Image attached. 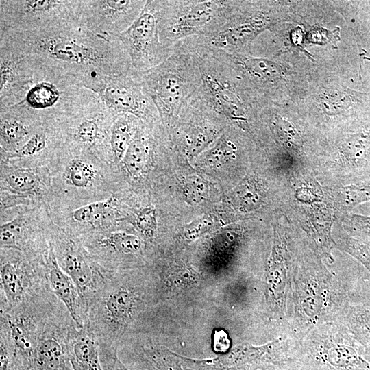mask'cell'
I'll use <instances>...</instances> for the list:
<instances>
[{"label":"cell","instance_id":"obj_33","mask_svg":"<svg viewBox=\"0 0 370 370\" xmlns=\"http://www.w3.org/2000/svg\"><path fill=\"white\" fill-rule=\"evenodd\" d=\"M343 249L357 259L370 273V242L348 237L342 243Z\"/></svg>","mask_w":370,"mask_h":370},{"label":"cell","instance_id":"obj_15","mask_svg":"<svg viewBox=\"0 0 370 370\" xmlns=\"http://www.w3.org/2000/svg\"><path fill=\"white\" fill-rule=\"evenodd\" d=\"M47 279L52 292L65 306L76 326L83 328L86 320L84 304L74 282L59 264L53 249L49 254Z\"/></svg>","mask_w":370,"mask_h":370},{"label":"cell","instance_id":"obj_8","mask_svg":"<svg viewBox=\"0 0 370 370\" xmlns=\"http://www.w3.org/2000/svg\"><path fill=\"white\" fill-rule=\"evenodd\" d=\"M79 0H1L0 31L33 32L78 20Z\"/></svg>","mask_w":370,"mask_h":370},{"label":"cell","instance_id":"obj_16","mask_svg":"<svg viewBox=\"0 0 370 370\" xmlns=\"http://www.w3.org/2000/svg\"><path fill=\"white\" fill-rule=\"evenodd\" d=\"M43 123L8 106H0L1 153L14 156Z\"/></svg>","mask_w":370,"mask_h":370},{"label":"cell","instance_id":"obj_12","mask_svg":"<svg viewBox=\"0 0 370 370\" xmlns=\"http://www.w3.org/2000/svg\"><path fill=\"white\" fill-rule=\"evenodd\" d=\"M145 0H79L78 20L92 32L116 36L137 18Z\"/></svg>","mask_w":370,"mask_h":370},{"label":"cell","instance_id":"obj_26","mask_svg":"<svg viewBox=\"0 0 370 370\" xmlns=\"http://www.w3.org/2000/svg\"><path fill=\"white\" fill-rule=\"evenodd\" d=\"M324 111L334 114L346 110L362 100V94L345 88H331L325 90L321 97Z\"/></svg>","mask_w":370,"mask_h":370},{"label":"cell","instance_id":"obj_10","mask_svg":"<svg viewBox=\"0 0 370 370\" xmlns=\"http://www.w3.org/2000/svg\"><path fill=\"white\" fill-rule=\"evenodd\" d=\"M127 54L134 70L143 72L166 60L173 48L161 42L156 0L146 1L140 14L123 32L116 36Z\"/></svg>","mask_w":370,"mask_h":370},{"label":"cell","instance_id":"obj_18","mask_svg":"<svg viewBox=\"0 0 370 370\" xmlns=\"http://www.w3.org/2000/svg\"><path fill=\"white\" fill-rule=\"evenodd\" d=\"M69 351L75 370H102L99 359V342L87 326L73 330Z\"/></svg>","mask_w":370,"mask_h":370},{"label":"cell","instance_id":"obj_17","mask_svg":"<svg viewBox=\"0 0 370 370\" xmlns=\"http://www.w3.org/2000/svg\"><path fill=\"white\" fill-rule=\"evenodd\" d=\"M151 125L142 122L121 160L125 171L133 178L143 175L154 158L157 144Z\"/></svg>","mask_w":370,"mask_h":370},{"label":"cell","instance_id":"obj_6","mask_svg":"<svg viewBox=\"0 0 370 370\" xmlns=\"http://www.w3.org/2000/svg\"><path fill=\"white\" fill-rule=\"evenodd\" d=\"M114 114H129L148 125L161 122L158 110L143 91L135 70L119 74L95 73L81 80Z\"/></svg>","mask_w":370,"mask_h":370},{"label":"cell","instance_id":"obj_38","mask_svg":"<svg viewBox=\"0 0 370 370\" xmlns=\"http://www.w3.org/2000/svg\"><path fill=\"white\" fill-rule=\"evenodd\" d=\"M272 370H308L297 360H292L273 365Z\"/></svg>","mask_w":370,"mask_h":370},{"label":"cell","instance_id":"obj_9","mask_svg":"<svg viewBox=\"0 0 370 370\" xmlns=\"http://www.w3.org/2000/svg\"><path fill=\"white\" fill-rule=\"evenodd\" d=\"M116 116L95 95L56 123L66 147L84 152L110 151V132Z\"/></svg>","mask_w":370,"mask_h":370},{"label":"cell","instance_id":"obj_30","mask_svg":"<svg viewBox=\"0 0 370 370\" xmlns=\"http://www.w3.org/2000/svg\"><path fill=\"white\" fill-rule=\"evenodd\" d=\"M273 133L286 147L298 149L302 146V139L295 127L280 116H275L271 122Z\"/></svg>","mask_w":370,"mask_h":370},{"label":"cell","instance_id":"obj_14","mask_svg":"<svg viewBox=\"0 0 370 370\" xmlns=\"http://www.w3.org/2000/svg\"><path fill=\"white\" fill-rule=\"evenodd\" d=\"M60 265L74 282L86 308L106 278L96 274L79 247L72 242L66 245Z\"/></svg>","mask_w":370,"mask_h":370},{"label":"cell","instance_id":"obj_31","mask_svg":"<svg viewBox=\"0 0 370 370\" xmlns=\"http://www.w3.org/2000/svg\"><path fill=\"white\" fill-rule=\"evenodd\" d=\"M24 233V223L18 217L0 227L1 248H18Z\"/></svg>","mask_w":370,"mask_h":370},{"label":"cell","instance_id":"obj_35","mask_svg":"<svg viewBox=\"0 0 370 370\" xmlns=\"http://www.w3.org/2000/svg\"><path fill=\"white\" fill-rule=\"evenodd\" d=\"M221 223V221L218 220L217 217L207 214L186 225L184 228V234L189 238L197 237L212 230Z\"/></svg>","mask_w":370,"mask_h":370},{"label":"cell","instance_id":"obj_20","mask_svg":"<svg viewBox=\"0 0 370 370\" xmlns=\"http://www.w3.org/2000/svg\"><path fill=\"white\" fill-rule=\"evenodd\" d=\"M141 123L138 118L129 114L115 116L109 136L110 152L115 162L122 160Z\"/></svg>","mask_w":370,"mask_h":370},{"label":"cell","instance_id":"obj_23","mask_svg":"<svg viewBox=\"0 0 370 370\" xmlns=\"http://www.w3.org/2000/svg\"><path fill=\"white\" fill-rule=\"evenodd\" d=\"M230 131L224 129L221 135L196 159L201 166H217L234 160L238 152L236 138Z\"/></svg>","mask_w":370,"mask_h":370},{"label":"cell","instance_id":"obj_32","mask_svg":"<svg viewBox=\"0 0 370 370\" xmlns=\"http://www.w3.org/2000/svg\"><path fill=\"white\" fill-rule=\"evenodd\" d=\"M132 222L145 237L151 238L157 227L156 210L151 206H147L137 210Z\"/></svg>","mask_w":370,"mask_h":370},{"label":"cell","instance_id":"obj_4","mask_svg":"<svg viewBox=\"0 0 370 370\" xmlns=\"http://www.w3.org/2000/svg\"><path fill=\"white\" fill-rule=\"evenodd\" d=\"M234 1L156 0L160 37L173 48L186 38L213 32L225 20Z\"/></svg>","mask_w":370,"mask_h":370},{"label":"cell","instance_id":"obj_27","mask_svg":"<svg viewBox=\"0 0 370 370\" xmlns=\"http://www.w3.org/2000/svg\"><path fill=\"white\" fill-rule=\"evenodd\" d=\"M97 243L106 250L122 254L137 253L142 247L139 237L124 232H116L107 234L99 238Z\"/></svg>","mask_w":370,"mask_h":370},{"label":"cell","instance_id":"obj_11","mask_svg":"<svg viewBox=\"0 0 370 370\" xmlns=\"http://www.w3.org/2000/svg\"><path fill=\"white\" fill-rule=\"evenodd\" d=\"M294 303L295 320L302 330L310 331L325 323L334 312L342 313L347 304L337 301L334 284L324 275H300L290 284Z\"/></svg>","mask_w":370,"mask_h":370},{"label":"cell","instance_id":"obj_39","mask_svg":"<svg viewBox=\"0 0 370 370\" xmlns=\"http://www.w3.org/2000/svg\"><path fill=\"white\" fill-rule=\"evenodd\" d=\"M115 366H116L115 370H126L125 368L122 367V365L119 362H116Z\"/></svg>","mask_w":370,"mask_h":370},{"label":"cell","instance_id":"obj_28","mask_svg":"<svg viewBox=\"0 0 370 370\" xmlns=\"http://www.w3.org/2000/svg\"><path fill=\"white\" fill-rule=\"evenodd\" d=\"M4 182L13 191L23 194H35L39 189V181L29 170L18 169L9 171L3 177Z\"/></svg>","mask_w":370,"mask_h":370},{"label":"cell","instance_id":"obj_21","mask_svg":"<svg viewBox=\"0 0 370 370\" xmlns=\"http://www.w3.org/2000/svg\"><path fill=\"white\" fill-rule=\"evenodd\" d=\"M341 152L348 165L354 171H370V130L362 128L344 141Z\"/></svg>","mask_w":370,"mask_h":370},{"label":"cell","instance_id":"obj_29","mask_svg":"<svg viewBox=\"0 0 370 370\" xmlns=\"http://www.w3.org/2000/svg\"><path fill=\"white\" fill-rule=\"evenodd\" d=\"M115 199L110 197L105 200L92 202L75 210L71 219L79 223H93L101 219L114 206Z\"/></svg>","mask_w":370,"mask_h":370},{"label":"cell","instance_id":"obj_3","mask_svg":"<svg viewBox=\"0 0 370 370\" xmlns=\"http://www.w3.org/2000/svg\"><path fill=\"white\" fill-rule=\"evenodd\" d=\"M33 60L36 68L32 80L5 106L38 122L53 123L71 114L95 95L65 71Z\"/></svg>","mask_w":370,"mask_h":370},{"label":"cell","instance_id":"obj_22","mask_svg":"<svg viewBox=\"0 0 370 370\" xmlns=\"http://www.w3.org/2000/svg\"><path fill=\"white\" fill-rule=\"evenodd\" d=\"M340 316L343 326L362 345L365 356H370V309L348 304Z\"/></svg>","mask_w":370,"mask_h":370},{"label":"cell","instance_id":"obj_24","mask_svg":"<svg viewBox=\"0 0 370 370\" xmlns=\"http://www.w3.org/2000/svg\"><path fill=\"white\" fill-rule=\"evenodd\" d=\"M229 199L235 209L243 212H251L262 205L263 188L254 175L247 174L234 188Z\"/></svg>","mask_w":370,"mask_h":370},{"label":"cell","instance_id":"obj_36","mask_svg":"<svg viewBox=\"0 0 370 370\" xmlns=\"http://www.w3.org/2000/svg\"><path fill=\"white\" fill-rule=\"evenodd\" d=\"M350 223L354 232L370 236V216L353 214L350 217Z\"/></svg>","mask_w":370,"mask_h":370},{"label":"cell","instance_id":"obj_2","mask_svg":"<svg viewBox=\"0 0 370 370\" xmlns=\"http://www.w3.org/2000/svg\"><path fill=\"white\" fill-rule=\"evenodd\" d=\"M163 62L145 71H135L145 93L151 100L169 132L188 99L202 84L199 60L181 41Z\"/></svg>","mask_w":370,"mask_h":370},{"label":"cell","instance_id":"obj_25","mask_svg":"<svg viewBox=\"0 0 370 370\" xmlns=\"http://www.w3.org/2000/svg\"><path fill=\"white\" fill-rule=\"evenodd\" d=\"M82 152L69 161L64 173L68 184L78 188L90 186L97 176L94 165Z\"/></svg>","mask_w":370,"mask_h":370},{"label":"cell","instance_id":"obj_37","mask_svg":"<svg viewBox=\"0 0 370 370\" xmlns=\"http://www.w3.org/2000/svg\"><path fill=\"white\" fill-rule=\"evenodd\" d=\"M214 349L217 352H226L230 347V341L226 333L223 331L217 332L214 336Z\"/></svg>","mask_w":370,"mask_h":370},{"label":"cell","instance_id":"obj_7","mask_svg":"<svg viewBox=\"0 0 370 370\" xmlns=\"http://www.w3.org/2000/svg\"><path fill=\"white\" fill-rule=\"evenodd\" d=\"M227 121L218 113L199 88L181 109L169 131L190 160L196 159L221 135Z\"/></svg>","mask_w":370,"mask_h":370},{"label":"cell","instance_id":"obj_5","mask_svg":"<svg viewBox=\"0 0 370 370\" xmlns=\"http://www.w3.org/2000/svg\"><path fill=\"white\" fill-rule=\"evenodd\" d=\"M323 326L299 344L296 360L308 370H370L363 347L344 326Z\"/></svg>","mask_w":370,"mask_h":370},{"label":"cell","instance_id":"obj_34","mask_svg":"<svg viewBox=\"0 0 370 370\" xmlns=\"http://www.w3.org/2000/svg\"><path fill=\"white\" fill-rule=\"evenodd\" d=\"M208 193L207 182L197 176L185 178L183 183V194L190 202L199 203L205 199Z\"/></svg>","mask_w":370,"mask_h":370},{"label":"cell","instance_id":"obj_19","mask_svg":"<svg viewBox=\"0 0 370 370\" xmlns=\"http://www.w3.org/2000/svg\"><path fill=\"white\" fill-rule=\"evenodd\" d=\"M1 291L5 301L1 310L12 308L21 303L38 283H31L19 266L1 258L0 267Z\"/></svg>","mask_w":370,"mask_h":370},{"label":"cell","instance_id":"obj_1","mask_svg":"<svg viewBox=\"0 0 370 370\" xmlns=\"http://www.w3.org/2000/svg\"><path fill=\"white\" fill-rule=\"evenodd\" d=\"M0 38L38 62L65 71L80 82L95 73L111 75L133 70L117 36L96 34L79 21L33 32L0 31Z\"/></svg>","mask_w":370,"mask_h":370},{"label":"cell","instance_id":"obj_13","mask_svg":"<svg viewBox=\"0 0 370 370\" xmlns=\"http://www.w3.org/2000/svg\"><path fill=\"white\" fill-rule=\"evenodd\" d=\"M35 61L0 38V106H7L32 80Z\"/></svg>","mask_w":370,"mask_h":370}]
</instances>
